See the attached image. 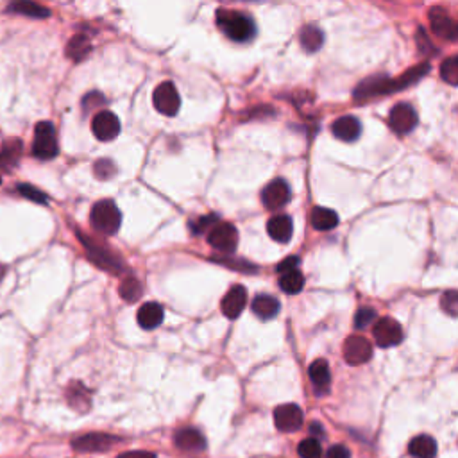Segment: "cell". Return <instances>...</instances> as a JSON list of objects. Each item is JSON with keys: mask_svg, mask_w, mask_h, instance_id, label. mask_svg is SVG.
<instances>
[{"mask_svg": "<svg viewBox=\"0 0 458 458\" xmlns=\"http://www.w3.org/2000/svg\"><path fill=\"white\" fill-rule=\"evenodd\" d=\"M299 42L301 47L306 52H315L322 47L324 43V35L322 30L315 26H306L304 29H301L299 33Z\"/></svg>", "mask_w": 458, "mask_h": 458, "instance_id": "obj_25", "label": "cell"}, {"mask_svg": "<svg viewBox=\"0 0 458 458\" xmlns=\"http://www.w3.org/2000/svg\"><path fill=\"white\" fill-rule=\"evenodd\" d=\"M94 172H95V176L99 177V179H103V181L112 179V177L115 176V172H116L115 163L109 161V159H100V161L95 163Z\"/></svg>", "mask_w": 458, "mask_h": 458, "instance_id": "obj_35", "label": "cell"}, {"mask_svg": "<svg viewBox=\"0 0 458 458\" xmlns=\"http://www.w3.org/2000/svg\"><path fill=\"white\" fill-rule=\"evenodd\" d=\"M217 222H219V217H217V215H206V217L199 219L195 224H192V231L195 233V235H199V233H204L206 229H211Z\"/></svg>", "mask_w": 458, "mask_h": 458, "instance_id": "obj_37", "label": "cell"}, {"mask_svg": "<svg viewBox=\"0 0 458 458\" xmlns=\"http://www.w3.org/2000/svg\"><path fill=\"white\" fill-rule=\"evenodd\" d=\"M11 11L18 15H24V17L30 18H49L51 17V11L43 6L36 4V2H29V0H20V2H15V4L9 6Z\"/></svg>", "mask_w": 458, "mask_h": 458, "instance_id": "obj_27", "label": "cell"}, {"mask_svg": "<svg viewBox=\"0 0 458 458\" xmlns=\"http://www.w3.org/2000/svg\"><path fill=\"white\" fill-rule=\"evenodd\" d=\"M217 24L222 29L224 35L233 42L245 43L253 39L256 35V26L253 18L240 11H229V9H219L217 11Z\"/></svg>", "mask_w": 458, "mask_h": 458, "instance_id": "obj_2", "label": "cell"}, {"mask_svg": "<svg viewBox=\"0 0 458 458\" xmlns=\"http://www.w3.org/2000/svg\"><path fill=\"white\" fill-rule=\"evenodd\" d=\"M408 451L414 458H435L437 455V442L430 435H417L412 439Z\"/></svg>", "mask_w": 458, "mask_h": 458, "instance_id": "obj_24", "label": "cell"}, {"mask_svg": "<svg viewBox=\"0 0 458 458\" xmlns=\"http://www.w3.org/2000/svg\"><path fill=\"white\" fill-rule=\"evenodd\" d=\"M441 308L444 310L450 317H457L458 312V294L457 290H448L441 297Z\"/></svg>", "mask_w": 458, "mask_h": 458, "instance_id": "obj_33", "label": "cell"}, {"mask_svg": "<svg viewBox=\"0 0 458 458\" xmlns=\"http://www.w3.org/2000/svg\"><path fill=\"white\" fill-rule=\"evenodd\" d=\"M79 236H81L82 244H85L86 251H88V256H90V260L94 261V263H97V265L103 267V269L109 270V272H113V274H118L120 270H124L122 261H120L115 254L109 253L106 247H103V245H97L95 242H91L88 236H82V235H79Z\"/></svg>", "mask_w": 458, "mask_h": 458, "instance_id": "obj_10", "label": "cell"}, {"mask_svg": "<svg viewBox=\"0 0 458 458\" xmlns=\"http://www.w3.org/2000/svg\"><path fill=\"white\" fill-rule=\"evenodd\" d=\"M245 303H247V290L242 285H235L222 297L220 308L227 319H238L240 313L244 312Z\"/></svg>", "mask_w": 458, "mask_h": 458, "instance_id": "obj_16", "label": "cell"}, {"mask_svg": "<svg viewBox=\"0 0 458 458\" xmlns=\"http://www.w3.org/2000/svg\"><path fill=\"white\" fill-rule=\"evenodd\" d=\"M17 190L24 195V197L29 199V201L38 202V204H47V195L43 192H39L36 186H30V184H18Z\"/></svg>", "mask_w": 458, "mask_h": 458, "instance_id": "obj_34", "label": "cell"}, {"mask_svg": "<svg viewBox=\"0 0 458 458\" xmlns=\"http://www.w3.org/2000/svg\"><path fill=\"white\" fill-rule=\"evenodd\" d=\"M152 100H155L156 109L165 116L177 115L181 107L179 91H177L176 85L172 81L161 82L155 90V94H152Z\"/></svg>", "mask_w": 458, "mask_h": 458, "instance_id": "obj_5", "label": "cell"}, {"mask_svg": "<svg viewBox=\"0 0 458 458\" xmlns=\"http://www.w3.org/2000/svg\"><path fill=\"white\" fill-rule=\"evenodd\" d=\"M279 288L285 294L296 296L304 288V276L301 274L299 270H292V272H287V274H281L279 276Z\"/></svg>", "mask_w": 458, "mask_h": 458, "instance_id": "obj_29", "label": "cell"}, {"mask_svg": "<svg viewBox=\"0 0 458 458\" xmlns=\"http://www.w3.org/2000/svg\"><path fill=\"white\" fill-rule=\"evenodd\" d=\"M389 125L396 134L412 133L417 125L416 109L407 103L396 104V106L392 107V112H390Z\"/></svg>", "mask_w": 458, "mask_h": 458, "instance_id": "obj_8", "label": "cell"}, {"mask_svg": "<svg viewBox=\"0 0 458 458\" xmlns=\"http://www.w3.org/2000/svg\"><path fill=\"white\" fill-rule=\"evenodd\" d=\"M303 410L297 405L290 403V405H279L274 410V423L276 428L281 432H297L303 426Z\"/></svg>", "mask_w": 458, "mask_h": 458, "instance_id": "obj_14", "label": "cell"}, {"mask_svg": "<svg viewBox=\"0 0 458 458\" xmlns=\"http://www.w3.org/2000/svg\"><path fill=\"white\" fill-rule=\"evenodd\" d=\"M376 319V312L373 308H360L355 315V328L356 330H365L367 326L373 324V321Z\"/></svg>", "mask_w": 458, "mask_h": 458, "instance_id": "obj_36", "label": "cell"}, {"mask_svg": "<svg viewBox=\"0 0 458 458\" xmlns=\"http://www.w3.org/2000/svg\"><path fill=\"white\" fill-rule=\"evenodd\" d=\"M297 453H299L301 458H321V444L315 439H304L299 444V448H297Z\"/></svg>", "mask_w": 458, "mask_h": 458, "instance_id": "obj_32", "label": "cell"}, {"mask_svg": "<svg viewBox=\"0 0 458 458\" xmlns=\"http://www.w3.org/2000/svg\"><path fill=\"white\" fill-rule=\"evenodd\" d=\"M0 183H2V177H0Z\"/></svg>", "mask_w": 458, "mask_h": 458, "instance_id": "obj_42", "label": "cell"}, {"mask_svg": "<svg viewBox=\"0 0 458 458\" xmlns=\"http://www.w3.org/2000/svg\"><path fill=\"white\" fill-rule=\"evenodd\" d=\"M21 156V143L18 140L6 141L4 147L0 149V168L9 170L18 163V158Z\"/></svg>", "mask_w": 458, "mask_h": 458, "instance_id": "obj_26", "label": "cell"}, {"mask_svg": "<svg viewBox=\"0 0 458 458\" xmlns=\"http://www.w3.org/2000/svg\"><path fill=\"white\" fill-rule=\"evenodd\" d=\"M118 458H156V455L150 451H127V453L118 455Z\"/></svg>", "mask_w": 458, "mask_h": 458, "instance_id": "obj_40", "label": "cell"}, {"mask_svg": "<svg viewBox=\"0 0 458 458\" xmlns=\"http://www.w3.org/2000/svg\"><path fill=\"white\" fill-rule=\"evenodd\" d=\"M308 374L313 387H315V390H317L319 394H324L326 390L330 389L331 374H330V367L326 364V360H315V362L310 365Z\"/></svg>", "mask_w": 458, "mask_h": 458, "instance_id": "obj_21", "label": "cell"}, {"mask_svg": "<svg viewBox=\"0 0 458 458\" xmlns=\"http://www.w3.org/2000/svg\"><path fill=\"white\" fill-rule=\"evenodd\" d=\"M373 335L380 347H394L401 344L403 328L396 319L383 317L374 324Z\"/></svg>", "mask_w": 458, "mask_h": 458, "instance_id": "obj_9", "label": "cell"}, {"mask_svg": "<svg viewBox=\"0 0 458 458\" xmlns=\"http://www.w3.org/2000/svg\"><path fill=\"white\" fill-rule=\"evenodd\" d=\"M344 358L349 365L367 364L373 358V344L362 335H351L344 342Z\"/></svg>", "mask_w": 458, "mask_h": 458, "instance_id": "obj_7", "label": "cell"}, {"mask_svg": "<svg viewBox=\"0 0 458 458\" xmlns=\"http://www.w3.org/2000/svg\"><path fill=\"white\" fill-rule=\"evenodd\" d=\"M299 267V258L297 256H290L287 260H283L281 263L278 265V272L279 274H287V272H292V270H297Z\"/></svg>", "mask_w": 458, "mask_h": 458, "instance_id": "obj_38", "label": "cell"}, {"mask_svg": "<svg viewBox=\"0 0 458 458\" xmlns=\"http://www.w3.org/2000/svg\"><path fill=\"white\" fill-rule=\"evenodd\" d=\"M331 133H333L335 138H339L342 141H355L362 133V125L355 116H340L331 125Z\"/></svg>", "mask_w": 458, "mask_h": 458, "instance_id": "obj_18", "label": "cell"}, {"mask_svg": "<svg viewBox=\"0 0 458 458\" xmlns=\"http://www.w3.org/2000/svg\"><path fill=\"white\" fill-rule=\"evenodd\" d=\"M91 131L100 141H112L120 133V120L112 112H99L91 120Z\"/></svg>", "mask_w": 458, "mask_h": 458, "instance_id": "obj_13", "label": "cell"}, {"mask_svg": "<svg viewBox=\"0 0 458 458\" xmlns=\"http://www.w3.org/2000/svg\"><path fill=\"white\" fill-rule=\"evenodd\" d=\"M58 140H56V129L51 122H39L35 127V141H33V155L35 158L47 159L56 158L58 156Z\"/></svg>", "mask_w": 458, "mask_h": 458, "instance_id": "obj_4", "label": "cell"}, {"mask_svg": "<svg viewBox=\"0 0 458 458\" xmlns=\"http://www.w3.org/2000/svg\"><path fill=\"white\" fill-rule=\"evenodd\" d=\"M90 52H91V43L85 35L73 36V38L69 42V47H67V54H69L70 60L73 61H82L88 54H90Z\"/></svg>", "mask_w": 458, "mask_h": 458, "instance_id": "obj_28", "label": "cell"}, {"mask_svg": "<svg viewBox=\"0 0 458 458\" xmlns=\"http://www.w3.org/2000/svg\"><path fill=\"white\" fill-rule=\"evenodd\" d=\"M267 233L278 244H287L294 235V222L288 215H274L267 222Z\"/></svg>", "mask_w": 458, "mask_h": 458, "instance_id": "obj_17", "label": "cell"}, {"mask_svg": "<svg viewBox=\"0 0 458 458\" xmlns=\"http://www.w3.org/2000/svg\"><path fill=\"white\" fill-rule=\"evenodd\" d=\"M118 439L113 435H106V433H88L82 437L76 439L72 442V448L79 453H104L112 446H115Z\"/></svg>", "mask_w": 458, "mask_h": 458, "instance_id": "obj_12", "label": "cell"}, {"mask_svg": "<svg viewBox=\"0 0 458 458\" xmlns=\"http://www.w3.org/2000/svg\"><path fill=\"white\" fill-rule=\"evenodd\" d=\"M176 444L179 450L183 451H202L206 448V441L202 437V433L195 428H184L179 430L176 435Z\"/></svg>", "mask_w": 458, "mask_h": 458, "instance_id": "obj_20", "label": "cell"}, {"mask_svg": "<svg viewBox=\"0 0 458 458\" xmlns=\"http://www.w3.org/2000/svg\"><path fill=\"white\" fill-rule=\"evenodd\" d=\"M326 458H351V451L347 450L346 446L337 444V446H333V448H330V451H328V457Z\"/></svg>", "mask_w": 458, "mask_h": 458, "instance_id": "obj_39", "label": "cell"}, {"mask_svg": "<svg viewBox=\"0 0 458 458\" xmlns=\"http://www.w3.org/2000/svg\"><path fill=\"white\" fill-rule=\"evenodd\" d=\"M428 20L430 26H432V30L441 38L448 39V42H455L458 36V29L457 24H455L453 18L448 15V11L442 8H433L430 9L428 13Z\"/></svg>", "mask_w": 458, "mask_h": 458, "instance_id": "obj_15", "label": "cell"}, {"mask_svg": "<svg viewBox=\"0 0 458 458\" xmlns=\"http://www.w3.org/2000/svg\"><path fill=\"white\" fill-rule=\"evenodd\" d=\"M292 197L290 186L285 179H274L267 184L261 192V202L267 210H279L285 204H288Z\"/></svg>", "mask_w": 458, "mask_h": 458, "instance_id": "obj_11", "label": "cell"}, {"mask_svg": "<svg viewBox=\"0 0 458 458\" xmlns=\"http://www.w3.org/2000/svg\"><path fill=\"white\" fill-rule=\"evenodd\" d=\"M310 432L312 433H317L319 437H322V435H324V432H322V428H321V424H312V428H310Z\"/></svg>", "mask_w": 458, "mask_h": 458, "instance_id": "obj_41", "label": "cell"}, {"mask_svg": "<svg viewBox=\"0 0 458 458\" xmlns=\"http://www.w3.org/2000/svg\"><path fill=\"white\" fill-rule=\"evenodd\" d=\"M90 222L94 229H97L99 233L115 235L120 229V224H122V215H120V210L116 208L115 202L104 199V201H99L91 208Z\"/></svg>", "mask_w": 458, "mask_h": 458, "instance_id": "obj_3", "label": "cell"}, {"mask_svg": "<svg viewBox=\"0 0 458 458\" xmlns=\"http://www.w3.org/2000/svg\"><path fill=\"white\" fill-rule=\"evenodd\" d=\"M208 244L220 253H233L238 245V231L233 224L217 222L210 229Z\"/></svg>", "mask_w": 458, "mask_h": 458, "instance_id": "obj_6", "label": "cell"}, {"mask_svg": "<svg viewBox=\"0 0 458 458\" xmlns=\"http://www.w3.org/2000/svg\"><path fill=\"white\" fill-rule=\"evenodd\" d=\"M310 222H312L313 229H317V231H330V229L339 226V215L335 213L333 210H330V208L317 206V208L312 210Z\"/></svg>", "mask_w": 458, "mask_h": 458, "instance_id": "obj_23", "label": "cell"}, {"mask_svg": "<svg viewBox=\"0 0 458 458\" xmlns=\"http://www.w3.org/2000/svg\"><path fill=\"white\" fill-rule=\"evenodd\" d=\"M163 306L158 303H146L143 306H140L138 310V324L143 328V330H155L163 322Z\"/></svg>", "mask_w": 458, "mask_h": 458, "instance_id": "obj_19", "label": "cell"}, {"mask_svg": "<svg viewBox=\"0 0 458 458\" xmlns=\"http://www.w3.org/2000/svg\"><path fill=\"white\" fill-rule=\"evenodd\" d=\"M441 76L446 82H450L451 86L458 85V58L451 56L448 60H444V63L441 64Z\"/></svg>", "mask_w": 458, "mask_h": 458, "instance_id": "obj_31", "label": "cell"}, {"mask_svg": "<svg viewBox=\"0 0 458 458\" xmlns=\"http://www.w3.org/2000/svg\"><path fill=\"white\" fill-rule=\"evenodd\" d=\"M120 296L124 297V301H127V303H136L141 297L140 281H138L136 278H133V276L125 278L124 281H122V285H120Z\"/></svg>", "mask_w": 458, "mask_h": 458, "instance_id": "obj_30", "label": "cell"}, {"mask_svg": "<svg viewBox=\"0 0 458 458\" xmlns=\"http://www.w3.org/2000/svg\"><path fill=\"white\" fill-rule=\"evenodd\" d=\"M430 70L428 63H423L416 69H410L408 72L403 73V78L399 79H387L385 76H378V78H369L367 81L360 82L355 90V99L356 100H365L369 97H376V95H385V94H394V91L405 90L416 81L423 79Z\"/></svg>", "mask_w": 458, "mask_h": 458, "instance_id": "obj_1", "label": "cell"}, {"mask_svg": "<svg viewBox=\"0 0 458 458\" xmlns=\"http://www.w3.org/2000/svg\"><path fill=\"white\" fill-rule=\"evenodd\" d=\"M253 313L258 315L261 321H270V319H274L276 315L279 313V301L272 296H267V294H261V296H256L253 301Z\"/></svg>", "mask_w": 458, "mask_h": 458, "instance_id": "obj_22", "label": "cell"}]
</instances>
